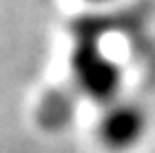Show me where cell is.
<instances>
[{
	"instance_id": "obj_2",
	"label": "cell",
	"mask_w": 155,
	"mask_h": 153,
	"mask_svg": "<svg viewBox=\"0 0 155 153\" xmlns=\"http://www.w3.org/2000/svg\"><path fill=\"white\" fill-rule=\"evenodd\" d=\"M146 127V111L137 102L117 98L115 102L107 104V111L100 120V140L113 151H126L142 140Z\"/></svg>"
},
{
	"instance_id": "obj_3",
	"label": "cell",
	"mask_w": 155,
	"mask_h": 153,
	"mask_svg": "<svg viewBox=\"0 0 155 153\" xmlns=\"http://www.w3.org/2000/svg\"><path fill=\"white\" fill-rule=\"evenodd\" d=\"M89 2H109V0H89Z\"/></svg>"
},
{
	"instance_id": "obj_1",
	"label": "cell",
	"mask_w": 155,
	"mask_h": 153,
	"mask_svg": "<svg viewBox=\"0 0 155 153\" xmlns=\"http://www.w3.org/2000/svg\"><path fill=\"white\" fill-rule=\"evenodd\" d=\"M75 80L89 98L102 104H111L117 100L122 71L111 58H107L97 49H82L75 55Z\"/></svg>"
}]
</instances>
